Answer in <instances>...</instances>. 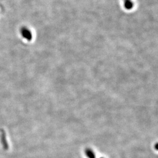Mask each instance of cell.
Masks as SVG:
<instances>
[{"mask_svg":"<svg viewBox=\"0 0 158 158\" xmlns=\"http://www.w3.org/2000/svg\"><path fill=\"white\" fill-rule=\"evenodd\" d=\"M21 33L23 35V36L27 39V40H30L32 38V34L31 32L28 29L25 28V27H23L21 29Z\"/></svg>","mask_w":158,"mask_h":158,"instance_id":"1","label":"cell"},{"mask_svg":"<svg viewBox=\"0 0 158 158\" xmlns=\"http://www.w3.org/2000/svg\"><path fill=\"white\" fill-rule=\"evenodd\" d=\"M85 154L88 158H96V155L93 151L90 148H87L85 150Z\"/></svg>","mask_w":158,"mask_h":158,"instance_id":"2","label":"cell"},{"mask_svg":"<svg viewBox=\"0 0 158 158\" xmlns=\"http://www.w3.org/2000/svg\"><path fill=\"white\" fill-rule=\"evenodd\" d=\"M154 148H155V149H156V150H157L158 151V143H156L155 145V146H154Z\"/></svg>","mask_w":158,"mask_h":158,"instance_id":"3","label":"cell"},{"mask_svg":"<svg viewBox=\"0 0 158 158\" xmlns=\"http://www.w3.org/2000/svg\"><path fill=\"white\" fill-rule=\"evenodd\" d=\"M125 1H128V0H125Z\"/></svg>","mask_w":158,"mask_h":158,"instance_id":"4","label":"cell"},{"mask_svg":"<svg viewBox=\"0 0 158 158\" xmlns=\"http://www.w3.org/2000/svg\"></svg>","mask_w":158,"mask_h":158,"instance_id":"5","label":"cell"}]
</instances>
